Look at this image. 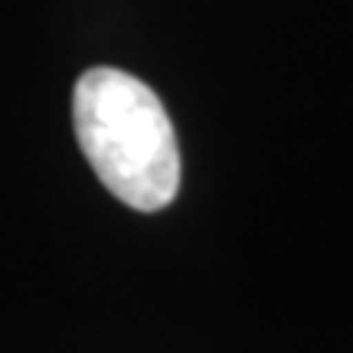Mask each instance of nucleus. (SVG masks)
I'll return each instance as SVG.
<instances>
[{"label": "nucleus", "instance_id": "nucleus-1", "mask_svg": "<svg viewBox=\"0 0 353 353\" xmlns=\"http://www.w3.org/2000/svg\"><path fill=\"white\" fill-rule=\"evenodd\" d=\"M79 148L112 196L157 213L176 196L180 151L164 101L141 79L112 65L79 76L72 92Z\"/></svg>", "mask_w": 353, "mask_h": 353}]
</instances>
